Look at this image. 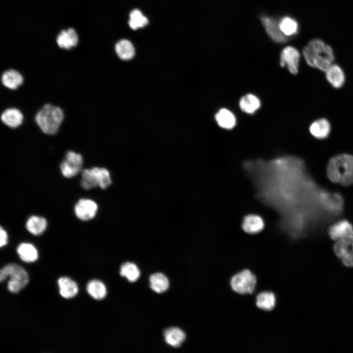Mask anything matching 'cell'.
<instances>
[{
  "label": "cell",
  "mask_w": 353,
  "mask_h": 353,
  "mask_svg": "<svg viewBox=\"0 0 353 353\" xmlns=\"http://www.w3.org/2000/svg\"><path fill=\"white\" fill-rule=\"evenodd\" d=\"M120 275L126 277L131 282L136 281L140 277V272L138 267L133 263L126 262L120 267Z\"/></svg>",
  "instance_id": "f1b7e54d"
},
{
  "label": "cell",
  "mask_w": 353,
  "mask_h": 353,
  "mask_svg": "<svg viewBox=\"0 0 353 353\" xmlns=\"http://www.w3.org/2000/svg\"><path fill=\"white\" fill-rule=\"evenodd\" d=\"M25 227L31 234L34 235H40L46 230L47 221L43 217L31 216L28 219Z\"/></svg>",
  "instance_id": "7402d4cb"
},
{
  "label": "cell",
  "mask_w": 353,
  "mask_h": 353,
  "mask_svg": "<svg viewBox=\"0 0 353 353\" xmlns=\"http://www.w3.org/2000/svg\"><path fill=\"white\" fill-rule=\"evenodd\" d=\"M264 222L263 219L255 214H250L244 217L242 228L247 233L253 234L259 233L263 228Z\"/></svg>",
  "instance_id": "ac0fdd59"
},
{
  "label": "cell",
  "mask_w": 353,
  "mask_h": 353,
  "mask_svg": "<svg viewBox=\"0 0 353 353\" xmlns=\"http://www.w3.org/2000/svg\"><path fill=\"white\" fill-rule=\"evenodd\" d=\"M58 283L60 294L64 298H73L78 293V288L77 284L68 277L59 278Z\"/></svg>",
  "instance_id": "44dd1931"
},
{
  "label": "cell",
  "mask_w": 353,
  "mask_h": 353,
  "mask_svg": "<svg viewBox=\"0 0 353 353\" xmlns=\"http://www.w3.org/2000/svg\"><path fill=\"white\" fill-rule=\"evenodd\" d=\"M239 106L243 112L248 114H253L259 108L260 101L255 95L248 94L241 98L239 101Z\"/></svg>",
  "instance_id": "d4e9b609"
},
{
  "label": "cell",
  "mask_w": 353,
  "mask_h": 353,
  "mask_svg": "<svg viewBox=\"0 0 353 353\" xmlns=\"http://www.w3.org/2000/svg\"><path fill=\"white\" fill-rule=\"evenodd\" d=\"M328 232L330 238L336 241L353 234V227L347 220H342L332 225Z\"/></svg>",
  "instance_id": "5bb4252c"
},
{
  "label": "cell",
  "mask_w": 353,
  "mask_h": 353,
  "mask_svg": "<svg viewBox=\"0 0 353 353\" xmlns=\"http://www.w3.org/2000/svg\"><path fill=\"white\" fill-rule=\"evenodd\" d=\"M25 116L21 109L15 106L4 108L0 114V121L2 124L11 129H17L24 124Z\"/></svg>",
  "instance_id": "9c48e42d"
},
{
  "label": "cell",
  "mask_w": 353,
  "mask_h": 353,
  "mask_svg": "<svg viewBox=\"0 0 353 353\" xmlns=\"http://www.w3.org/2000/svg\"><path fill=\"white\" fill-rule=\"evenodd\" d=\"M0 81L5 89L15 91L23 85L25 77L19 71L10 68L3 72L0 76Z\"/></svg>",
  "instance_id": "7c38bea8"
},
{
  "label": "cell",
  "mask_w": 353,
  "mask_h": 353,
  "mask_svg": "<svg viewBox=\"0 0 353 353\" xmlns=\"http://www.w3.org/2000/svg\"><path fill=\"white\" fill-rule=\"evenodd\" d=\"M300 59L299 51L294 47L287 46L281 51L280 65L282 67L286 66L291 74L296 75L299 71Z\"/></svg>",
  "instance_id": "30bf717a"
},
{
  "label": "cell",
  "mask_w": 353,
  "mask_h": 353,
  "mask_svg": "<svg viewBox=\"0 0 353 353\" xmlns=\"http://www.w3.org/2000/svg\"><path fill=\"white\" fill-rule=\"evenodd\" d=\"M64 119L65 113L62 108L51 103L43 104L33 117L34 123L40 131L48 135L57 134Z\"/></svg>",
  "instance_id": "6da1fadb"
},
{
  "label": "cell",
  "mask_w": 353,
  "mask_h": 353,
  "mask_svg": "<svg viewBox=\"0 0 353 353\" xmlns=\"http://www.w3.org/2000/svg\"><path fill=\"white\" fill-rule=\"evenodd\" d=\"M310 134L318 139H324L329 135L331 126L329 121L325 118H321L312 122L309 126Z\"/></svg>",
  "instance_id": "2e32d148"
},
{
  "label": "cell",
  "mask_w": 353,
  "mask_h": 353,
  "mask_svg": "<svg viewBox=\"0 0 353 353\" xmlns=\"http://www.w3.org/2000/svg\"><path fill=\"white\" fill-rule=\"evenodd\" d=\"M262 23L268 35L274 41L282 43L286 42L288 37L281 31L279 26V21L268 17H262Z\"/></svg>",
  "instance_id": "4fadbf2b"
},
{
  "label": "cell",
  "mask_w": 353,
  "mask_h": 353,
  "mask_svg": "<svg viewBox=\"0 0 353 353\" xmlns=\"http://www.w3.org/2000/svg\"><path fill=\"white\" fill-rule=\"evenodd\" d=\"M164 336L166 342L174 347H178L185 341V333L176 327H171L165 330Z\"/></svg>",
  "instance_id": "ffe728a7"
},
{
  "label": "cell",
  "mask_w": 353,
  "mask_h": 353,
  "mask_svg": "<svg viewBox=\"0 0 353 353\" xmlns=\"http://www.w3.org/2000/svg\"><path fill=\"white\" fill-rule=\"evenodd\" d=\"M326 77L328 81L335 88L343 86L345 81L343 70L337 64H331L326 71Z\"/></svg>",
  "instance_id": "9a60e30c"
},
{
  "label": "cell",
  "mask_w": 353,
  "mask_h": 353,
  "mask_svg": "<svg viewBox=\"0 0 353 353\" xmlns=\"http://www.w3.org/2000/svg\"><path fill=\"white\" fill-rule=\"evenodd\" d=\"M56 42L60 48L70 49L77 45L78 42L77 35L73 28L63 30L58 35Z\"/></svg>",
  "instance_id": "d6986e66"
},
{
  "label": "cell",
  "mask_w": 353,
  "mask_h": 353,
  "mask_svg": "<svg viewBox=\"0 0 353 353\" xmlns=\"http://www.w3.org/2000/svg\"><path fill=\"white\" fill-rule=\"evenodd\" d=\"M303 54L309 66L325 72L334 60L332 48L317 38L310 41L303 49Z\"/></svg>",
  "instance_id": "7a4b0ae2"
},
{
  "label": "cell",
  "mask_w": 353,
  "mask_h": 353,
  "mask_svg": "<svg viewBox=\"0 0 353 353\" xmlns=\"http://www.w3.org/2000/svg\"><path fill=\"white\" fill-rule=\"evenodd\" d=\"M83 163V156L80 153L69 150L60 165L61 173L66 178L74 177L82 171Z\"/></svg>",
  "instance_id": "52a82bcc"
},
{
  "label": "cell",
  "mask_w": 353,
  "mask_h": 353,
  "mask_svg": "<svg viewBox=\"0 0 353 353\" xmlns=\"http://www.w3.org/2000/svg\"><path fill=\"white\" fill-rule=\"evenodd\" d=\"M98 206L94 201L88 199H81L75 206V213L80 220L88 221L93 219L98 211Z\"/></svg>",
  "instance_id": "8fae6325"
},
{
  "label": "cell",
  "mask_w": 353,
  "mask_h": 353,
  "mask_svg": "<svg viewBox=\"0 0 353 353\" xmlns=\"http://www.w3.org/2000/svg\"><path fill=\"white\" fill-rule=\"evenodd\" d=\"M17 252L21 259L25 262H34L38 258L37 249L30 243L20 244L17 247Z\"/></svg>",
  "instance_id": "cb8c5ba5"
},
{
  "label": "cell",
  "mask_w": 353,
  "mask_h": 353,
  "mask_svg": "<svg viewBox=\"0 0 353 353\" xmlns=\"http://www.w3.org/2000/svg\"><path fill=\"white\" fill-rule=\"evenodd\" d=\"M277 298L275 294L270 291H263L256 296V306L260 309L266 311L273 310L276 305Z\"/></svg>",
  "instance_id": "e0dca14e"
},
{
  "label": "cell",
  "mask_w": 353,
  "mask_h": 353,
  "mask_svg": "<svg viewBox=\"0 0 353 353\" xmlns=\"http://www.w3.org/2000/svg\"><path fill=\"white\" fill-rule=\"evenodd\" d=\"M111 183L110 173L106 168L95 167L81 171L80 185L84 189L90 190L97 186L104 189Z\"/></svg>",
  "instance_id": "277c9868"
},
{
  "label": "cell",
  "mask_w": 353,
  "mask_h": 353,
  "mask_svg": "<svg viewBox=\"0 0 353 353\" xmlns=\"http://www.w3.org/2000/svg\"><path fill=\"white\" fill-rule=\"evenodd\" d=\"M150 282L151 289L158 293L165 292L169 286V282L167 277L164 274L160 273L151 275Z\"/></svg>",
  "instance_id": "4316f807"
},
{
  "label": "cell",
  "mask_w": 353,
  "mask_h": 353,
  "mask_svg": "<svg viewBox=\"0 0 353 353\" xmlns=\"http://www.w3.org/2000/svg\"><path fill=\"white\" fill-rule=\"evenodd\" d=\"M115 51L122 60H128L135 54L134 48L132 43L126 39L119 41L115 45Z\"/></svg>",
  "instance_id": "484cf974"
},
{
  "label": "cell",
  "mask_w": 353,
  "mask_h": 353,
  "mask_svg": "<svg viewBox=\"0 0 353 353\" xmlns=\"http://www.w3.org/2000/svg\"><path fill=\"white\" fill-rule=\"evenodd\" d=\"M0 247H2L3 246L6 245L7 243L8 235L6 230L1 227H0Z\"/></svg>",
  "instance_id": "1f68e13d"
},
{
  "label": "cell",
  "mask_w": 353,
  "mask_h": 353,
  "mask_svg": "<svg viewBox=\"0 0 353 353\" xmlns=\"http://www.w3.org/2000/svg\"><path fill=\"white\" fill-rule=\"evenodd\" d=\"M87 291L94 299L100 300L104 298L106 295V288L101 281L94 279L90 281L87 285Z\"/></svg>",
  "instance_id": "83f0119b"
},
{
  "label": "cell",
  "mask_w": 353,
  "mask_h": 353,
  "mask_svg": "<svg viewBox=\"0 0 353 353\" xmlns=\"http://www.w3.org/2000/svg\"><path fill=\"white\" fill-rule=\"evenodd\" d=\"M333 249L345 266L353 267V234L335 241Z\"/></svg>",
  "instance_id": "ba28073f"
},
{
  "label": "cell",
  "mask_w": 353,
  "mask_h": 353,
  "mask_svg": "<svg viewBox=\"0 0 353 353\" xmlns=\"http://www.w3.org/2000/svg\"><path fill=\"white\" fill-rule=\"evenodd\" d=\"M8 277L7 288L13 293L19 292L28 282V276L26 271L20 265L10 263L2 268L0 271V280H4Z\"/></svg>",
  "instance_id": "5b68a950"
},
{
  "label": "cell",
  "mask_w": 353,
  "mask_h": 353,
  "mask_svg": "<svg viewBox=\"0 0 353 353\" xmlns=\"http://www.w3.org/2000/svg\"><path fill=\"white\" fill-rule=\"evenodd\" d=\"M215 120L221 127L227 129L232 128L236 125V118L229 110L221 109L215 115Z\"/></svg>",
  "instance_id": "603a6c76"
},
{
  "label": "cell",
  "mask_w": 353,
  "mask_h": 353,
  "mask_svg": "<svg viewBox=\"0 0 353 353\" xmlns=\"http://www.w3.org/2000/svg\"><path fill=\"white\" fill-rule=\"evenodd\" d=\"M327 174L333 183L344 186L353 184V155L343 153L332 157L327 165Z\"/></svg>",
  "instance_id": "3957f363"
},
{
  "label": "cell",
  "mask_w": 353,
  "mask_h": 353,
  "mask_svg": "<svg viewBox=\"0 0 353 353\" xmlns=\"http://www.w3.org/2000/svg\"><path fill=\"white\" fill-rule=\"evenodd\" d=\"M149 23L148 19L138 9L132 10L129 14V25L133 30L146 26Z\"/></svg>",
  "instance_id": "4dcf8cb0"
},
{
  "label": "cell",
  "mask_w": 353,
  "mask_h": 353,
  "mask_svg": "<svg viewBox=\"0 0 353 353\" xmlns=\"http://www.w3.org/2000/svg\"><path fill=\"white\" fill-rule=\"evenodd\" d=\"M279 26L282 33L286 36L297 34L299 25L297 21L289 17H285L279 21Z\"/></svg>",
  "instance_id": "f546056e"
},
{
  "label": "cell",
  "mask_w": 353,
  "mask_h": 353,
  "mask_svg": "<svg viewBox=\"0 0 353 353\" xmlns=\"http://www.w3.org/2000/svg\"><path fill=\"white\" fill-rule=\"evenodd\" d=\"M230 284L232 290L238 294H252L255 291L257 278L250 270L245 269L232 277Z\"/></svg>",
  "instance_id": "8992f818"
}]
</instances>
